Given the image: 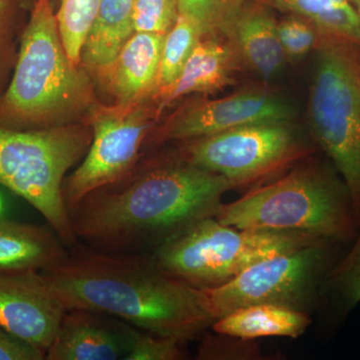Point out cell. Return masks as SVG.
Segmentation results:
<instances>
[{
    "label": "cell",
    "instance_id": "6da1fadb",
    "mask_svg": "<svg viewBox=\"0 0 360 360\" xmlns=\"http://www.w3.org/2000/svg\"><path fill=\"white\" fill-rule=\"evenodd\" d=\"M236 188L177 153L136 172L132 168L68 213L78 243L105 252H153L196 222L217 217L224 194Z\"/></svg>",
    "mask_w": 360,
    "mask_h": 360
},
{
    "label": "cell",
    "instance_id": "7a4b0ae2",
    "mask_svg": "<svg viewBox=\"0 0 360 360\" xmlns=\"http://www.w3.org/2000/svg\"><path fill=\"white\" fill-rule=\"evenodd\" d=\"M41 272L66 310L101 312L186 342L214 322L198 288L163 271L148 253L105 252L78 243Z\"/></svg>",
    "mask_w": 360,
    "mask_h": 360
},
{
    "label": "cell",
    "instance_id": "3957f363",
    "mask_svg": "<svg viewBox=\"0 0 360 360\" xmlns=\"http://www.w3.org/2000/svg\"><path fill=\"white\" fill-rule=\"evenodd\" d=\"M30 11L0 96V125L30 130L71 124L94 108L91 82L66 53L51 0H35Z\"/></svg>",
    "mask_w": 360,
    "mask_h": 360
},
{
    "label": "cell",
    "instance_id": "277c9868",
    "mask_svg": "<svg viewBox=\"0 0 360 360\" xmlns=\"http://www.w3.org/2000/svg\"><path fill=\"white\" fill-rule=\"evenodd\" d=\"M215 219L238 229L305 232L345 245L359 231L352 200L338 172L307 163L281 179L222 205Z\"/></svg>",
    "mask_w": 360,
    "mask_h": 360
},
{
    "label": "cell",
    "instance_id": "5b68a950",
    "mask_svg": "<svg viewBox=\"0 0 360 360\" xmlns=\"http://www.w3.org/2000/svg\"><path fill=\"white\" fill-rule=\"evenodd\" d=\"M91 141L92 131L77 124L30 130L0 125V184L33 206L68 248L78 241L63 182Z\"/></svg>",
    "mask_w": 360,
    "mask_h": 360
},
{
    "label": "cell",
    "instance_id": "8992f818",
    "mask_svg": "<svg viewBox=\"0 0 360 360\" xmlns=\"http://www.w3.org/2000/svg\"><path fill=\"white\" fill-rule=\"evenodd\" d=\"M321 239L305 232L238 229L215 217L196 222L149 253L169 276L194 288H212L265 258Z\"/></svg>",
    "mask_w": 360,
    "mask_h": 360
},
{
    "label": "cell",
    "instance_id": "52a82bcc",
    "mask_svg": "<svg viewBox=\"0 0 360 360\" xmlns=\"http://www.w3.org/2000/svg\"><path fill=\"white\" fill-rule=\"evenodd\" d=\"M315 49L310 130L345 182L360 229V44L319 37Z\"/></svg>",
    "mask_w": 360,
    "mask_h": 360
},
{
    "label": "cell",
    "instance_id": "ba28073f",
    "mask_svg": "<svg viewBox=\"0 0 360 360\" xmlns=\"http://www.w3.org/2000/svg\"><path fill=\"white\" fill-rule=\"evenodd\" d=\"M341 243L321 239L257 262L229 283L198 288L201 305L213 319L257 304H276L309 312L321 300L329 270Z\"/></svg>",
    "mask_w": 360,
    "mask_h": 360
},
{
    "label": "cell",
    "instance_id": "9c48e42d",
    "mask_svg": "<svg viewBox=\"0 0 360 360\" xmlns=\"http://www.w3.org/2000/svg\"><path fill=\"white\" fill-rule=\"evenodd\" d=\"M311 151L292 122H264L184 141L179 155L238 188L271 176Z\"/></svg>",
    "mask_w": 360,
    "mask_h": 360
},
{
    "label": "cell",
    "instance_id": "30bf717a",
    "mask_svg": "<svg viewBox=\"0 0 360 360\" xmlns=\"http://www.w3.org/2000/svg\"><path fill=\"white\" fill-rule=\"evenodd\" d=\"M92 141L79 167L65 177L63 200L71 208L99 187L122 179L136 165L139 151L156 120L158 106L146 101L92 108Z\"/></svg>",
    "mask_w": 360,
    "mask_h": 360
},
{
    "label": "cell",
    "instance_id": "8fae6325",
    "mask_svg": "<svg viewBox=\"0 0 360 360\" xmlns=\"http://www.w3.org/2000/svg\"><path fill=\"white\" fill-rule=\"evenodd\" d=\"M293 110L281 97L255 89L238 92L213 101H198L163 123L155 141H184L264 122H292Z\"/></svg>",
    "mask_w": 360,
    "mask_h": 360
},
{
    "label": "cell",
    "instance_id": "7c38bea8",
    "mask_svg": "<svg viewBox=\"0 0 360 360\" xmlns=\"http://www.w3.org/2000/svg\"><path fill=\"white\" fill-rule=\"evenodd\" d=\"M65 312L39 270L0 272V326L11 335L46 352Z\"/></svg>",
    "mask_w": 360,
    "mask_h": 360
},
{
    "label": "cell",
    "instance_id": "4fadbf2b",
    "mask_svg": "<svg viewBox=\"0 0 360 360\" xmlns=\"http://www.w3.org/2000/svg\"><path fill=\"white\" fill-rule=\"evenodd\" d=\"M135 329L101 312L66 310L58 333L46 350V360L124 359Z\"/></svg>",
    "mask_w": 360,
    "mask_h": 360
},
{
    "label": "cell",
    "instance_id": "5bb4252c",
    "mask_svg": "<svg viewBox=\"0 0 360 360\" xmlns=\"http://www.w3.org/2000/svg\"><path fill=\"white\" fill-rule=\"evenodd\" d=\"M165 34L135 32L103 77L118 104L155 96Z\"/></svg>",
    "mask_w": 360,
    "mask_h": 360
},
{
    "label": "cell",
    "instance_id": "9a60e30c",
    "mask_svg": "<svg viewBox=\"0 0 360 360\" xmlns=\"http://www.w3.org/2000/svg\"><path fill=\"white\" fill-rule=\"evenodd\" d=\"M240 59L229 39L203 37L187 59L176 82L155 98L158 113L180 97L213 94L233 84Z\"/></svg>",
    "mask_w": 360,
    "mask_h": 360
},
{
    "label": "cell",
    "instance_id": "2e32d148",
    "mask_svg": "<svg viewBox=\"0 0 360 360\" xmlns=\"http://www.w3.org/2000/svg\"><path fill=\"white\" fill-rule=\"evenodd\" d=\"M227 39L241 63L262 79H271L283 70L286 58L279 41L277 21L262 4H248L232 25Z\"/></svg>",
    "mask_w": 360,
    "mask_h": 360
},
{
    "label": "cell",
    "instance_id": "e0dca14e",
    "mask_svg": "<svg viewBox=\"0 0 360 360\" xmlns=\"http://www.w3.org/2000/svg\"><path fill=\"white\" fill-rule=\"evenodd\" d=\"M68 250L51 226L0 217V272L41 271L65 257Z\"/></svg>",
    "mask_w": 360,
    "mask_h": 360
},
{
    "label": "cell",
    "instance_id": "ac0fdd59",
    "mask_svg": "<svg viewBox=\"0 0 360 360\" xmlns=\"http://www.w3.org/2000/svg\"><path fill=\"white\" fill-rule=\"evenodd\" d=\"M135 32L134 0H101L85 37L80 63L103 78Z\"/></svg>",
    "mask_w": 360,
    "mask_h": 360
},
{
    "label": "cell",
    "instance_id": "d6986e66",
    "mask_svg": "<svg viewBox=\"0 0 360 360\" xmlns=\"http://www.w3.org/2000/svg\"><path fill=\"white\" fill-rule=\"evenodd\" d=\"M311 324L309 312L276 304H257L234 310L212 323L215 333L243 340L260 338H297Z\"/></svg>",
    "mask_w": 360,
    "mask_h": 360
},
{
    "label": "cell",
    "instance_id": "ffe728a7",
    "mask_svg": "<svg viewBox=\"0 0 360 360\" xmlns=\"http://www.w3.org/2000/svg\"><path fill=\"white\" fill-rule=\"evenodd\" d=\"M309 21L323 39L360 44V21L348 0H260Z\"/></svg>",
    "mask_w": 360,
    "mask_h": 360
},
{
    "label": "cell",
    "instance_id": "44dd1931",
    "mask_svg": "<svg viewBox=\"0 0 360 360\" xmlns=\"http://www.w3.org/2000/svg\"><path fill=\"white\" fill-rule=\"evenodd\" d=\"M335 317H345L360 302V229L349 250L329 270L322 290Z\"/></svg>",
    "mask_w": 360,
    "mask_h": 360
},
{
    "label": "cell",
    "instance_id": "7402d4cb",
    "mask_svg": "<svg viewBox=\"0 0 360 360\" xmlns=\"http://www.w3.org/2000/svg\"><path fill=\"white\" fill-rule=\"evenodd\" d=\"M205 37L200 26L179 14L174 27L165 34L155 96L158 97L176 82L187 59Z\"/></svg>",
    "mask_w": 360,
    "mask_h": 360
},
{
    "label": "cell",
    "instance_id": "603a6c76",
    "mask_svg": "<svg viewBox=\"0 0 360 360\" xmlns=\"http://www.w3.org/2000/svg\"><path fill=\"white\" fill-rule=\"evenodd\" d=\"M179 14L193 20L205 37L227 39L248 0H177Z\"/></svg>",
    "mask_w": 360,
    "mask_h": 360
},
{
    "label": "cell",
    "instance_id": "cb8c5ba5",
    "mask_svg": "<svg viewBox=\"0 0 360 360\" xmlns=\"http://www.w3.org/2000/svg\"><path fill=\"white\" fill-rule=\"evenodd\" d=\"M101 0H61L56 13L59 32L66 53L75 65L80 63V54L85 37L96 18Z\"/></svg>",
    "mask_w": 360,
    "mask_h": 360
},
{
    "label": "cell",
    "instance_id": "d4e9b609",
    "mask_svg": "<svg viewBox=\"0 0 360 360\" xmlns=\"http://www.w3.org/2000/svg\"><path fill=\"white\" fill-rule=\"evenodd\" d=\"M177 0H134L135 32L167 34L179 20Z\"/></svg>",
    "mask_w": 360,
    "mask_h": 360
},
{
    "label": "cell",
    "instance_id": "484cf974",
    "mask_svg": "<svg viewBox=\"0 0 360 360\" xmlns=\"http://www.w3.org/2000/svg\"><path fill=\"white\" fill-rule=\"evenodd\" d=\"M186 341L135 329L134 340L124 360H181L187 354Z\"/></svg>",
    "mask_w": 360,
    "mask_h": 360
},
{
    "label": "cell",
    "instance_id": "4316f807",
    "mask_svg": "<svg viewBox=\"0 0 360 360\" xmlns=\"http://www.w3.org/2000/svg\"><path fill=\"white\" fill-rule=\"evenodd\" d=\"M277 33L286 59L303 58L316 49L319 41L316 28L293 14L277 22Z\"/></svg>",
    "mask_w": 360,
    "mask_h": 360
},
{
    "label": "cell",
    "instance_id": "83f0119b",
    "mask_svg": "<svg viewBox=\"0 0 360 360\" xmlns=\"http://www.w3.org/2000/svg\"><path fill=\"white\" fill-rule=\"evenodd\" d=\"M207 335L198 349V359H258L259 348L255 340L236 336Z\"/></svg>",
    "mask_w": 360,
    "mask_h": 360
},
{
    "label": "cell",
    "instance_id": "f1b7e54d",
    "mask_svg": "<svg viewBox=\"0 0 360 360\" xmlns=\"http://www.w3.org/2000/svg\"><path fill=\"white\" fill-rule=\"evenodd\" d=\"M20 7L13 0H0V96L6 90L9 79V68H14L13 35L14 11Z\"/></svg>",
    "mask_w": 360,
    "mask_h": 360
},
{
    "label": "cell",
    "instance_id": "f546056e",
    "mask_svg": "<svg viewBox=\"0 0 360 360\" xmlns=\"http://www.w3.org/2000/svg\"><path fill=\"white\" fill-rule=\"evenodd\" d=\"M46 352L0 326V360H44Z\"/></svg>",
    "mask_w": 360,
    "mask_h": 360
},
{
    "label": "cell",
    "instance_id": "4dcf8cb0",
    "mask_svg": "<svg viewBox=\"0 0 360 360\" xmlns=\"http://www.w3.org/2000/svg\"><path fill=\"white\" fill-rule=\"evenodd\" d=\"M14 4H18V6L23 7V8L32 9L35 0H13Z\"/></svg>",
    "mask_w": 360,
    "mask_h": 360
},
{
    "label": "cell",
    "instance_id": "1f68e13d",
    "mask_svg": "<svg viewBox=\"0 0 360 360\" xmlns=\"http://www.w3.org/2000/svg\"><path fill=\"white\" fill-rule=\"evenodd\" d=\"M349 4L354 7L355 13H357L360 21V0H348Z\"/></svg>",
    "mask_w": 360,
    "mask_h": 360
},
{
    "label": "cell",
    "instance_id": "d6a6232c",
    "mask_svg": "<svg viewBox=\"0 0 360 360\" xmlns=\"http://www.w3.org/2000/svg\"><path fill=\"white\" fill-rule=\"evenodd\" d=\"M61 0H51L52 6H53L54 9L58 8L59 7V4H60Z\"/></svg>",
    "mask_w": 360,
    "mask_h": 360
}]
</instances>
